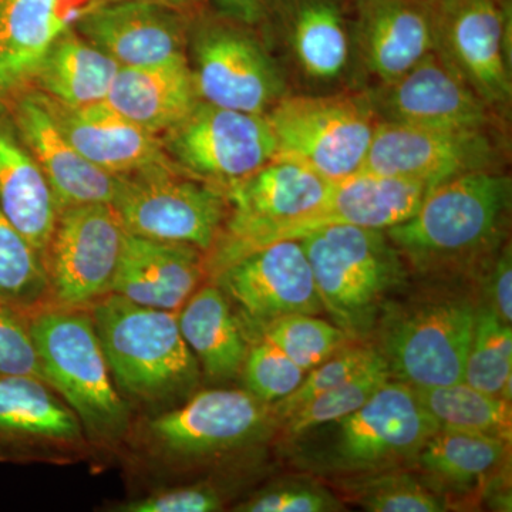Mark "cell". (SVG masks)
I'll return each instance as SVG.
<instances>
[{"mask_svg": "<svg viewBox=\"0 0 512 512\" xmlns=\"http://www.w3.org/2000/svg\"><path fill=\"white\" fill-rule=\"evenodd\" d=\"M89 311L111 379L133 413L154 416L197 393L202 373L177 313L137 305L116 293Z\"/></svg>", "mask_w": 512, "mask_h": 512, "instance_id": "cell-1", "label": "cell"}, {"mask_svg": "<svg viewBox=\"0 0 512 512\" xmlns=\"http://www.w3.org/2000/svg\"><path fill=\"white\" fill-rule=\"evenodd\" d=\"M511 202L512 180L503 171L458 175L430 188L412 217L386 234L421 272L467 268L500 251Z\"/></svg>", "mask_w": 512, "mask_h": 512, "instance_id": "cell-2", "label": "cell"}, {"mask_svg": "<svg viewBox=\"0 0 512 512\" xmlns=\"http://www.w3.org/2000/svg\"><path fill=\"white\" fill-rule=\"evenodd\" d=\"M43 379L73 410L92 447L116 450L133 429V410L120 396L89 309L47 306L29 315Z\"/></svg>", "mask_w": 512, "mask_h": 512, "instance_id": "cell-3", "label": "cell"}, {"mask_svg": "<svg viewBox=\"0 0 512 512\" xmlns=\"http://www.w3.org/2000/svg\"><path fill=\"white\" fill-rule=\"evenodd\" d=\"M439 431L410 384L389 382L355 412L293 437L298 461L319 474L357 477L403 468Z\"/></svg>", "mask_w": 512, "mask_h": 512, "instance_id": "cell-4", "label": "cell"}, {"mask_svg": "<svg viewBox=\"0 0 512 512\" xmlns=\"http://www.w3.org/2000/svg\"><path fill=\"white\" fill-rule=\"evenodd\" d=\"M323 311L349 339H366L407 279L399 249L382 229L330 225L299 239Z\"/></svg>", "mask_w": 512, "mask_h": 512, "instance_id": "cell-5", "label": "cell"}, {"mask_svg": "<svg viewBox=\"0 0 512 512\" xmlns=\"http://www.w3.org/2000/svg\"><path fill=\"white\" fill-rule=\"evenodd\" d=\"M278 426L271 404L245 389L202 390L133 424L128 440L158 467L183 468L245 450ZM127 440V441H128Z\"/></svg>", "mask_w": 512, "mask_h": 512, "instance_id": "cell-6", "label": "cell"}, {"mask_svg": "<svg viewBox=\"0 0 512 512\" xmlns=\"http://www.w3.org/2000/svg\"><path fill=\"white\" fill-rule=\"evenodd\" d=\"M266 119L275 160L301 164L333 183L365 170L380 121L367 93L286 94Z\"/></svg>", "mask_w": 512, "mask_h": 512, "instance_id": "cell-7", "label": "cell"}, {"mask_svg": "<svg viewBox=\"0 0 512 512\" xmlns=\"http://www.w3.org/2000/svg\"><path fill=\"white\" fill-rule=\"evenodd\" d=\"M333 181L288 160H274L225 191L228 212L207 254L208 276L296 232L328 200Z\"/></svg>", "mask_w": 512, "mask_h": 512, "instance_id": "cell-8", "label": "cell"}, {"mask_svg": "<svg viewBox=\"0 0 512 512\" xmlns=\"http://www.w3.org/2000/svg\"><path fill=\"white\" fill-rule=\"evenodd\" d=\"M382 352L392 377L412 387L461 382L477 308L460 296H441L393 311L387 306Z\"/></svg>", "mask_w": 512, "mask_h": 512, "instance_id": "cell-9", "label": "cell"}, {"mask_svg": "<svg viewBox=\"0 0 512 512\" xmlns=\"http://www.w3.org/2000/svg\"><path fill=\"white\" fill-rule=\"evenodd\" d=\"M127 234L210 252L228 212L225 192L173 167L123 175L113 202Z\"/></svg>", "mask_w": 512, "mask_h": 512, "instance_id": "cell-10", "label": "cell"}, {"mask_svg": "<svg viewBox=\"0 0 512 512\" xmlns=\"http://www.w3.org/2000/svg\"><path fill=\"white\" fill-rule=\"evenodd\" d=\"M161 141L181 173L224 192L276 157V141L266 116L204 101L165 131Z\"/></svg>", "mask_w": 512, "mask_h": 512, "instance_id": "cell-11", "label": "cell"}, {"mask_svg": "<svg viewBox=\"0 0 512 512\" xmlns=\"http://www.w3.org/2000/svg\"><path fill=\"white\" fill-rule=\"evenodd\" d=\"M191 55L204 103L266 116L288 94L284 72L248 26L229 20L202 26L192 37Z\"/></svg>", "mask_w": 512, "mask_h": 512, "instance_id": "cell-12", "label": "cell"}, {"mask_svg": "<svg viewBox=\"0 0 512 512\" xmlns=\"http://www.w3.org/2000/svg\"><path fill=\"white\" fill-rule=\"evenodd\" d=\"M126 235L111 204L64 208L45 254L50 306L89 309L109 295Z\"/></svg>", "mask_w": 512, "mask_h": 512, "instance_id": "cell-13", "label": "cell"}, {"mask_svg": "<svg viewBox=\"0 0 512 512\" xmlns=\"http://www.w3.org/2000/svg\"><path fill=\"white\" fill-rule=\"evenodd\" d=\"M498 128H443L379 121L365 170L431 187L477 171L501 170Z\"/></svg>", "mask_w": 512, "mask_h": 512, "instance_id": "cell-14", "label": "cell"}, {"mask_svg": "<svg viewBox=\"0 0 512 512\" xmlns=\"http://www.w3.org/2000/svg\"><path fill=\"white\" fill-rule=\"evenodd\" d=\"M511 0H436V52L495 110L512 99Z\"/></svg>", "mask_w": 512, "mask_h": 512, "instance_id": "cell-15", "label": "cell"}, {"mask_svg": "<svg viewBox=\"0 0 512 512\" xmlns=\"http://www.w3.org/2000/svg\"><path fill=\"white\" fill-rule=\"evenodd\" d=\"M238 311L249 336L288 315H319L322 301L299 239L272 242L211 276Z\"/></svg>", "mask_w": 512, "mask_h": 512, "instance_id": "cell-16", "label": "cell"}, {"mask_svg": "<svg viewBox=\"0 0 512 512\" xmlns=\"http://www.w3.org/2000/svg\"><path fill=\"white\" fill-rule=\"evenodd\" d=\"M89 450L82 423L49 384L0 377V463H73Z\"/></svg>", "mask_w": 512, "mask_h": 512, "instance_id": "cell-17", "label": "cell"}, {"mask_svg": "<svg viewBox=\"0 0 512 512\" xmlns=\"http://www.w3.org/2000/svg\"><path fill=\"white\" fill-rule=\"evenodd\" d=\"M367 96L382 121L471 130L498 128V111L436 50L393 82L377 84Z\"/></svg>", "mask_w": 512, "mask_h": 512, "instance_id": "cell-18", "label": "cell"}, {"mask_svg": "<svg viewBox=\"0 0 512 512\" xmlns=\"http://www.w3.org/2000/svg\"><path fill=\"white\" fill-rule=\"evenodd\" d=\"M76 32L120 67H147L185 56L187 32L181 10L146 0H116L92 6Z\"/></svg>", "mask_w": 512, "mask_h": 512, "instance_id": "cell-19", "label": "cell"}, {"mask_svg": "<svg viewBox=\"0 0 512 512\" xmlns=\"http://www.w3.org/2000/svg\"><path fill=\"white\" fill-rule=\"evenodd\" d=\"M353 50L377 84L436 50V0H356Z\"/></svg>", "mask_w": 512, "mask_h": 512, "instance_id": "cell-20", "label": "cell"}, {"mask_svg": "<svg viewBox=\"0 0 512 512\" xmlns=\"http://www.w3.org/2000/svg\"><path fill=\"white\" fill-rule=\"evenodd\" d=\"M15 123L52 187L59 212L76 205H113L123 175L107 173L84 158L63 136L40 94L19 97Z\"/></svg>", "mask_w": 512, "mask_h": 512, "instance_id": "cell-21", "label": "cell"}, {"mask_svg": "<svg viewBox=\"0 0 512 512\" xmlns=\"http://www.w3.org/2000/svg\"><path fill=\"white\" fill-rule=\"evenodd\" d=\"M207 272V254L187 244L124 235L110 293L177 313L200 288Z\"/></svg>", "mask_w": 512, "mask_h": 512, "instance_id": "cell-22", "label": "cell"}, {"mask_svg": "<svg viewBox=\"0 0 512 512\" xmlns=\"http://www.w3.org/2000/svg\"><path fill=\"white\" fill-rule=\"evenodd\" d=\"M66 140L101 170L127 175L151 167H173L157 134L107 106L69 107L40 94ZM177 167V165H175Z\"/></svg>", "mask_w": 512, "mask_h": 512, "instance_id": "cell-23", "label": "cell"}, {"mask_svg": "<svg viewBox=\"0 0 512 512\" xmlns=\"http://www.w3.org/2000/svg\"><path fill=\"white\" fill-rule=\"evenodd\" d=\"M268 19L278 23L289 56L306 79L332 83L348 70L355 50L338 0H274Z\"/></svg>", "mask_w": 512, "mask_h": 512, "instance_id": "cell-24", "label": "cell"}, {"mask_svg": "<svg viewBox=\"0 0 512 512\" xmlns=\"http://www.w3.org/2000/svg\"><path fill=\"white\" fill-rule=\"evenodd\" d=\"M430 188L420 181L360 171L333 183L328 200L299 228L295 239L330 225L386 231L412 217Z\"/></svg>", "mask_w": 512, "mask_h": 512, "instance_id": "cell-25", "label": "cell"}, {"mask_svg": "<svg viewBox=\"0 0 512 512\" xmlns=\"http://www.w3.org/2000/svg\"><path fill=\"white\" fill-rule=\"evenodd\" d=\"M69 29L62 0H0V114L18 101Z\"/></svg>", "mask_w": 512, "mask_h": 512, "instance_id": "cell-26", "label": "cell"}, {"mask_svg": "<svg viewBox=\"0 0 512 512\" xmlns=\"http://www.w3.org/2000/svg\"><path fill=\"white\" fill-rule=\"evenodd\" d=\"M187 57L147 67H120L104 103L153 134L165 133L200 103Z\"/></svg>", "mask_w": 512, "mask_h": 512, "instance_id": "cell-27", "label": "cell"}, {"mask_svg": "<svg viewBox=\"0 0 512 512\" xmlns=\"http://www.w3.org/2000/svg\"><path fill=\"white\" fill-rule=\"evenodd\" d=\"M177 318L205 379L224 383L241 375L249 338L234 306L217 285L200 286L177 312Z\"/></svg>", "mask_w": 512, "mask_h": 512, "instance_id": "cell-28", "label": "cell"}, {"mask_svg": "<svg viewBox=\"0 0 512 512\" xmlns=\"http://www.w3.org/2000/svg\"><path fill=\"white\" fill-rule=\"evenodd\" d=\"M0 210L45 262L59 215L55 195L32 154L5 131H0Z\"/></svg>", "mask_w": 512, "mask_h": 512, "instance_id": "cell-29", "label": "cell"}, {"mask_svg": "<svg viewBox=\"0 0 512 512\" xmlns=\"http://www.w3.org/2000/svg\"><path fill=\"white\" fill-rule=\"evenodd\" d=\"M120 64L77 32L57 37L35 82L49 99L69 107L103 103Z\"/></svg>", "mask_w": 512, "mask_h": 512, "instance_id": "cell-30", "label": "cell"}, {"mask_svg": "<svg viewBox=\"0 0 512 512\" xmlns=\"http://www.w3.org/2000/svg\"><path fill=\"white\" fill-rule=\"evenodd\" d=\"M508 441L439 430L427 440L416 457L421 470L451 490H473L500 470L510 450Z\"/></svg>", "mask_w": 512, "mask_h": 512, "instance_id": "cell-31", "label": "cell"}, {"mask_svg": "<svg viewBox=\"0 0 512 512\" xmlns=\"http://www.w3.org/2000/svg\"><path fill=\"white\" fill-rule=\"evenodd\" d=\"M414 390L439 430L481 434L511 443L512 409L508 400L481 392L464 380Z\"/></svg>", "mask_w": 512, "mask_h": 512, "instance_id": "cell-32", "label": "cell"}, {"mask_svg": "<svg viewBox=\"0 0 512 512\" xmlns=\"http://www.w3.org/2000/svg\"><path fill=\"white\" fill-rule=\"evenodd\" d=\"M0 302L32 315L50 306L45 262L0 210Z\"/></svg>", "mask_w": 512, "mask_h": 512, "instance_id": "cell-33", "label": "cell"}, {"mask_svg": "<svg viewBox=\"0 0 512 512\" xmlns=\"http://www.w3.org/2000/svg\"><path fill=\"white\" fill-rule=\"evenodd\" d=\"M340 487L350 501L372 512H443L444 495L402 468L343 478Z\"/></svg>", "mask_w": 512, "mask_h": 512, "instance_id": "cell-34", "label": "cell"}, {"mask_svg": "<svg viewBox=\"0 0 512 512\" xmlns=\"http://www.w3.org/2000/svg\"><path fill=\"white\" fill-rule=\"evenodd\" d=\"M463 380L511 402L512 329L488 306L477 309Z\"/></svg>", "mask_w": 512, "mask_h": 512, "instance_id": "cell-35", "label": "cell"}, {"mask_svg": "<svg viewBox=\"0 0 512 512\" xmlns=\"http://www.w3.org/2000/svg\"><path fill=\"white\" fill-rule=\"evenodd\" d=\"M390 379H392V375H390L389 367L382 356L372 366L356 373L346 382L320 394L301 409L289 414L279 424L284 427L289 439L301 436L306 431L330 423V421L342 419V417L355 412Z\"/></svg>", "mask_w": 512, "mask_h": 512, "instance_id": "cell-36", "label": "cell"}, {"mask_svg": "<svg viewBox=\"0 0 512 512\" xmlns=\"http://www.w3.org/2000/svg\"><path fill=\"white\" fill-rule=\"evenodd\" d=\"M254 336L274 343L306 373L349 342V336L339 326L302 313L272 320L256 330Z\"/></svg>", "mask_w": 512, "mask_h": 512, "instance_id": "cell-37", "label": "cell"}, {"mask_svg": "<svg viewBox=\"0 0 512 512\" xmlns=\"http://www.w3.org/2000/svg\"><path fill=\"white\" fill-rule=\"evenodd\" d=\"M305 375V370L274 343L255 338L252 345L249 343L239 377L248 393L272 406L295 392Z\"/></svg>", "mask_w": 512, "mask_h": 512, "instance_id": "cell-38", "label": "cell"}, {"mask_svg": "<svg viewBox=\"0 0 512 512\" xmlns=\"http://www.w3.org/2000/svg\"><path fill=\"white\" fill-rule=\"evenodd\" d=\"M380 357L382 355L379 350L369 348V346H353V348L340 349L325 362L313 367L303 377L302 383L299 384L295 392L286 396L281 402L272 404V412L278 421V426L289 414L301 409L320 394L346 382L356 373L372 366Z\"/></svg>", "mask_w": 512, "mask_h": 512, "instance_id": "cell-39", "label": "cell"}, {"mask_svg": "<svg viewBox=\"0 0 512 512\" xmlns=\"http://www.w3.org/2000/svg\"><path fill=\"white\" fill-rule=\"evenodd\" d=\"M238 512H335L345 505L332 491L306 478H286L266 485L232 508Z\"/></svg>", "mask_w": 512, "mask_h": 512, "instance_id": "cell-40", "label": "cell"}, {"mask_svg": "<svg viewBox=\"0 0 512 512\" xmlns=\"http://www.w3.org/2000/svg\"><path fill=\"white\" fill-rule=\"evenodd\" d=\"M15 376L37 377L45 382L30 335L28 313L0 302V377Z\"/></svg>", "mask_w": 512, "mask_h": 512, "instance_id": "cell-41", "label": "cell"}, {"mask_svg": "<svg viewBox=\"0 0 512 512\" xmlns=\"http://www.w3.org/2000/svg\"><path fill=\"white\" fill-rule=\"evenodd\" d=\"M227 495L217 485L197 483L160 488L144 497L114 505L116 512H214L224 508Z\"/></svg>", "mask_w": 512, "mask_h": 512, "instance_id": "cell-42", "label": "cell"}, {"mask_svg": "<svg viewBox=\"0 0 512 512\" xmlns=\"http://www.w3.org/2000/svg\"><path fill=\"white\" fill-rule=\"evenodd\" d=\"M491 259L487 276L488 308L503 322H512V251L510 244H504Z\"/></svg>", "mask_w": 512, "mask_h": 512, "instance_id": "cell-43", "label": "cell"}, {"mask_svg": "<svg viewBox=\"0 0 512 512\" xmlns=\"http://www.w3.org/2000/svg\"><path fill=\"white\" fill-rule=\"evenodd\" d=\"M222 18L238 25H261L268 19L274 0H212Z\"/></svg>", "mask_w": 512, "mask_h": 512, "instance_id": "cell-44", "label": "cell"}, {"mask_svg": "<svg viewBox=\"0 0 512 512\" xmlns=\"http://www.w3.org/2000/svg\"><path fill=\"white\" fill-rule=\"evenodd\" d=\"M146 2L160 3V5H165L168 6V8L181 10V12H183V9L190 6L194 0H146Z\"/></svg>", "mask_w": 512, "mask_h": 512, "instance_id": "cell-45", "label": "cell"}]
</instances>
